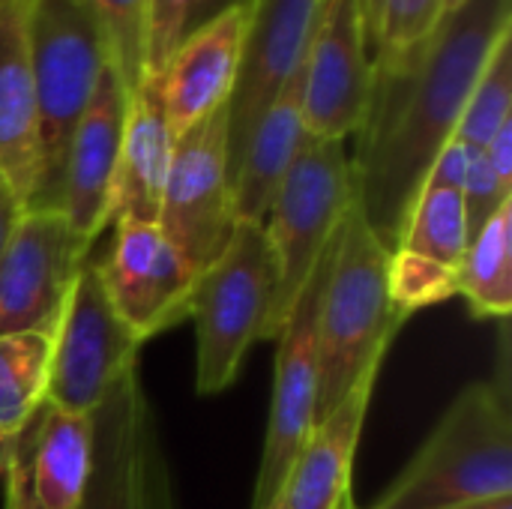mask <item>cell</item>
Masks as SVG:
<instances>
[{
	"label": "cell",
	"mask_w": 512,
	"mask_h": 509,
	"mask_svg": "<svg viewBox=\"0 0 512 509\" xmlns=\"http://www.w3.org/2000/svg\"><path fill=\"white\" fill-rule=\"evenodd\" d=\"M510 33V0H453L426 45L399 63L372 66L351 168L357 210L387 252L399 249L435 156L456 135L480 72Z\"/></svg>",
	"instance_id": "cell-1"
},
{
	"label": "cell",
	"mask_w": 512,
	"mask_h": 509,
	"mask_svg": "<svg viewBox=\"0 0 512 509\" xmlns=\"http://www.w3.org/2000/svg\"><path fill=\"white\" fill-rule=\"evenodd\" d=\"M390 252L366 228L357 204L336 234V255L318 315V420L342 405L381 363L408 321L390 297Z\"/></svg>",
	"instance_id": "cell-2"
},
{
	"label": "cell",
	"mask_w": 512,
	"mask_h": 509,
	"mask_svg": "<svg viewBox=\"0 0 512 509\" xmlns=\"http://www.w3.org/2000/svg\"><path fill=\"white\" fill-rule=\"evenodd\" d=\"M512 498L510 393L468 384L372 509H441Z\"/></svg>",
	"instance_id": "cell-3"
},
{
	"label": "cell",
	"mask_w": 512,
	"mask_h": 509,
	"mask_svg": "<svg viewBox=\"0 0 512 509\" xmlns=\"http://www.w3.org/2000/svg\"><path fill=\"white\" fill-rule=\"evenodd\" d=\"M24 27L39 117V189L30 210H60L72 132L114 51L102 18L84 0H24Z\"/></svg>",
	"instance_id": "cell-4"
},
{
	"label": "cell",
	"mask_w": 512,
	"mask_h": 509,
	"mask_svg": "<svg viewBox=\"0 0 512 509\" xmlns=\"http://www.w3.org/2000/svg\"><path fill=\"white\" fill-rule=\"evenodd\" d=\"M279 264L264 225L237 222L225 252L198 273L189 318L195 321V387L201 396L225 393L255 342L276 336Z\"/></svg>",
	"instance_id": "cell-5"
},
{
	"label": "cell",
	"mask_w": 512,
	"mask_h": 509,
	"mask_svg": "<svg viewBox=\"0 0 512 509\" xmlns=\"http://www.w3.org/2000/svg\"><path fill=\"white\" fill-rule=\"evenodd\" d=\"M354 204L357 183L345 141L306 135L264 222L279 264L276 333Z\"/></svg>",
	"instance_id": "cell-6"
},
{
	"label": "cell",
	"mask_w": 512,
	"mask_h": 509,
	"mask_svg": "<svg viewBox=\"0 0 512 509\" xmlns=\"http://www.w3.org/2000/svg\"><path fill=\"white\" fill-rule=\"evenodd\" d=\"M333 255L336 237L324 249L306 288L300 291L285 324L276 333V381L252 509L270 507L279 498L294 462L300 459L318 426V315Z\"/></svg>",
	"instance_id": "cell-7"
},
{
	"label": "cell",
	"mask_w": 512,
	"mask_h": 509,
	"mask_svg": "<svg viewBox=\"0 0 512 509\" xmlns=\"http://www.w3.org/2000/svg\"><path fill=\"white\" fill-rule=\"evenodd\" d=\"M81 509H174L171 477L138 363L93 411V468Z\"/></svg>",
	"instance_id": "cell-8"
},
{
	"label": "cell",
	"mask_w": 512,
	"mask_h": 509,
	"mask_svg": "<svg viewBox=\"0 0 512 509\" xmlns=\"http://www.w3.org/2000/svg\"><path fill=\"white\" fill-rule=\"evenodd\" d=\"M141 345L117 315L99 264L87 258L54 330L48 402L63 411L93 414L114 381L138 363Z\"/></svg>",
	"instance_id": "cell-9"
},
{
	"label": "cell",
	"mask_w": 512,
	"mask_h": 509,
	"mask_svg": "<svg viewBox=\"0 0 512 509\" xmlns=\"http://www.w3.org/2000/svg\"><path fill=\"white\" fill-rule=\"evenodd\" d=\"M159 228L195 273L207 270L231 243L237 216L225 108L174 138Z\"/></svg>",
	"instance_id": "cell-10"
},
{
	"label": "cell",
	"mask_w": 512,
	"mask_h": 509,
	"mask_svg": "<svg viewBox=\"0 0 512 509\" xmlns=\"http://www.w3.org/2000/svg\"><path fill=\"white\" fill-rule=\"evenodd\" d=\"M87 258L63 210H27L0 255V336L57 330Z\"/></svg>",
	"instance_id": "cell-11"
},
{
	"label": "cell",
	"mask_w": 512,
	"mask_h": 509,
	"mask_svg": "<svg viewBox=\"0 0 512 509\" xmlns=\"http://www.w3.org/2000/svg\"><path fill=\"white\" fill-rule=\"evenodd\" d=\"M318 6L321 0H249L240 72L225 105L231 186L252 129L306 63Z\"/></svg>",
	"instance_id": "cell-12"
},
{
	"label": "cell",
	"mask_w": 512,
	"mask_h": 509,
	"mask_svg": "<svg viewBox=\"0 0 512 509\" xmlns=\"http://www.w3.org/2000/svg\"><path fill=\"white\" fill-rule=\"evenodd\" d=\"M372 93V60L360 0H321L303 63V126L312 138L360 132Z\"/></svg>",
	"instance_id": "cell-13"
},
{
	"label": "cell",
	"mask_w": 512,
	"mask_h": 509,
	"mask_svg": "<svg viewBox=\"0 0 512 509\" xmlns=\"http://www.w3.org/2000/svg\"><path fill=\"white\" fill-rule=\"evenodd\" d=\"M96 264L117 315L141 342L189 318L198 273L165 237L159 222H114L111 252Z\"/></svg>",
	"instance_id": "cell-14"
},
{
	"label": "cell",
	"mask_w": 512,
	"mask_h": 509,
	"mask_svg": "<svg viewBox=\"0 0 512 509\" xmlns=\"http://www.w3.org/2000/svg\"><path fill=\"white\" fill-rule=\"evenodd\" d=\"M126 108L129 87L117 63L111 60L102 69L96 90L72 132L60 189V210L87 252L111 222V186L123 141Z\"/></svg>",
	"instance_id": "cell-15"
},
{
	"label": "cell",
	"mask_w": 512,
	"mask_h": 509,
	"mask_svg": "<svg viewBox=\"0 0 512 509\" xmlns=\"http://www.w3.org/2000/svg\"><path fill=\"white\" fill-rule=\"evenodd\" d=\"M249 6L228 9L186 36L156 78L171 135H183L228 105L237 84Z\"/></svg>",
	"instance_id": "cell-16"
},
{
	"label": "cell",
	"mask_w": 512,
	"mask_h": 509,
	"mask_svg": "<svg viewBox=\"0 0 512 509\" xmlns=\"http://www.w3.org/2000/svg\"><path fill=\"white\" fill-rule=\"evenodd\" d=\"M375 381L378 372H369L342 405L318 420L279 492L282 509H357L354 459Z\"/></svg>",
	"instance_id": "cell-17"
},
{
	"label": "cell",
	"mask_w": 512,
	"mask_h": 509,
	"mask_svg": "<svg viewBox=\"0 0 512 509\" xmlns=\"http://www.w3.org/2000/svg\"><path fill=\"white\" fill-rule=\"evenodd\" d=\"M174 135L153 75L129 90L123 141L111 186V222H159Z\"/></svg>",
	"instance_id": "cell-18"
},
{
	"label": "cell",
	"mask_w": 512,
	"mask_h": 509,
	"mask_svg": "<svg viewBox=\"0 0 512 509\" xmlns=\"http://www.w3.org/2000/svg\"><path fill=\"white\" fill-rule=\"evenodd\" d=\"M0 171L30 210L39 189V117L24 0H0Z\"/></svg>",
	"instance_id": "cell-19"
},
{
	"label": "cell",
	"mask_w": 512,
	"mask_h": 509,
	"mask_svg": "<svg viewBox=\"0 0 512 509\" xmlns=\"http://www.w3.org/2000/svg\"><path fill=\"white\" fill-rule=\"evenodd\" d=\"M93 468V414L45 402L27 426V486L33 509H81Z\"/></svg>",
	"instance_id": "cell-20"
},
{
	"label": "cell",
	"mask_w": 512,
	"mask_h": 509,
	"mask_svg": "<svg viewBox=\"0 0 512 509\" xmlns=\"http://www.w3.org/2000/svg\"><path fill=\"white\" fill-rule=\"evenodd\" d=\"M306 141L303 126V69L285 84L276 102L252 129L243 159L234 174V216L237 222L264 225L273 198Z\"/></svg>",
	"instance_id": "cell-21"
},
{
	"label": "cell",
	"mask_w": 512,
	"mask_h": 509,
	"mask_svg": "<svg viewBox=\"0 0 512 509\" xmlns=\"http://www.w3.org/2000/svg\"><path fill=\"white\" fill-rule=\"evenodd\" d=\"M54 330L0 336V477L9 444L48 402Z\"/></svg>",
	"instance_id": "cell-22"
},
{
	"label": "cell",
	"mask_w": 512,
	"mask_h": 509,
	"mask_svg": "<svg viewBox=\"0 0 512 509\" xmlns=\"http://www.w3.org/2000/svg\"><path fill=\"white\" fill-rule=\"evenodd\" d=\"M459 297H465L474 318H510L512 198L471 237L459 267Z\"/></svg>",
	"instance_id": "cell-23"
},
{
	"label": "cell",
	"mask_w": 512,
	"mask_h": 509,
	"mask_svg": "<svg viewBox=\"0 0 512 509\" xmlns=\"http://www.w3.org/2000/svg\"><path fill=\"white\" fill-rule=\"evenodd\" d=\"M468 246H471V228H468L462 192L444 186H423L408 216L399 249L417 252L450 270H459Z\"/></svg>",
	"instance_id": "cell-24"
},
{
	"label": "cell",
	"mask_w": 512,
	"mask_h": 509,
	"mask_svg": "<svg viewBox=\"0 0 512 509\" xmlns=\"http://www.w3.org/2000/svg\"><path fill=\"white\" fill-rule=\"evenodd\" d=\"M507 120H512V33L498 42L480 72L453 138L471 150H483Z\"/></svg>",
	"instance_id": "cell-25"
},
{
	"label": "cell",
	"mask_w": 512,
	"mask_h": 509,
	"mask_svg": "<svg viewBox=\"0 0 512 509\" xmlns=\"http://www.w3.org/2000/svg\"><path fill=\"white\" fill-rule=\"evenodd\" d=\"M453 0H381L372 42V66L411 57L444 21Z\"/></svg>",
	"instance_id": "cell-26"
},
{
	"label": "cell",
	"mask_w": 512,
	"mask_h": 509,
	"mask_svg": "<svg viewBox=\"0 0 512 509\" xmlns=\"http://www.w3.org/2000/svg\"><path fill=\"white\" fill-rule=\"evenodd\" d=\"M387 282H390L393 306L405 318L414 315L417 309L444 303L459 294V270H450L432 258L408 252V249L390 252Z\"/></svg>",
	"instance_id": "cell-27"
},
{
	"label": "cell",
	"mask_w": 512,
	"mask_h": 509,
	"mask_svg": "<svg viewBox=\"0 0 512 509\" xmlns=\"http://www.w3.org/2000/svg\"><path fill=\"white\" fill-rule=\"evenodd\" d=\"M105 24L114 63L132 90L147 78L144 66V27H147V0H84Z\"/></svg>",
	"instance_id": "cell-28"
},
{
	"label": "cell",
	"mask_w": 512,
	"mask_h": 509,
	"mask_svg": "<svg viewBox=\"0 0 512 509\" xmlns=\"http://www.w3.org/2000/svg\"><path fill=\"white\" fill-rule=\"evenodd\" d=\"M189 0H147V27H144V66L147 75H159L180 45L183 18Z\"/></svg>",
	"instance_id": "cell-29"
},
{
	"label": "cell",
	"mask_w": 512,
	"mask_h": 509,
	"mask_svg": "<svg viewBox=\"0 0 512 509\" xmlns=\"http://www.w3.org/2000/svg\"><path fill=\"white\" fill-rule=\"evenodd\" d=\"M512 198V189H507L492 165L486 162L483 150L474 153L471 165H468V174H465V183H462V201H465V216H468V228H471V237L507 204Z\"/></svg>",
	"instance_id": "cell-30"
},
{
	"label": "cell",
	"mask_w": 512,
	"mask_h": 509,
	"mask_svg": "<svg viewBox=\"0 0 512 509\" xmlns=\"http://www.w3.org/2000/svg\"><path fill=\"white\" fill-rule=\"evenodd\" d=\"M474 153L477 150H471L468 144L450 138L441 147V153L435 156L423 186H444V189H459L462 192V183H465V174H468V165H471Z\"/></svg>",
	"instance_id": "cell-31"
},
{
	"label": "cell",
	"mask_w": 512,
	"mask_h": 509,
	"mask_svg": "<svg viewBox=\"0 0 512 509\" xmlns=\"http://www.w3.org/2000/svg\"><path fill=\"white\" fill-rule=\"evenodd\" d=\"M3 483H6V501H3V509H33L30 486H27V429H24V432L9 444V450H6Z\"/></svg>",
	"instance_id": "cell-32"
},
{
	"label": "cell",
	"mask_w": 512,
	"mask_h": 509,
	"mask_svg": "<svg viewBox=\"0 0 512 509\" xmlns=\"http://www.w3.org/2000/svg\"><path fill=\"white\" fill-rule=\"evenodd\" d=\"M483 156H486V162L492 165V171H495V177L512 189V120H507L498 132H495V138L483 147Z\"/></svg>",
	"instance_id": "cell-33"
},
{
	"label": "cell",
	"mask_w": 512,
	"mask_h": 509,
	"mask_svg": "<svg viewBox=\"0 0 512 509\" xmlns=\"http://www.w3.org/2000/svg\"><path fill=\"white\" fill-rule=\"evenodd\" d=\"M237 6H249V0H189L186 18H183L180 42H183L186 36H192L195 30H201L204 24H210V21H216L219 15H225L228 9H237Z\"/></svg>",
	"instance_id": "cell-34"
},
{
	"label": "cell",
	"mask_w": 512,
	"mask_h": 509,
	"mask_svg": "<svg viewBox=\"0 0 512 509\" xmlns=\"http://www.w3.org/2000/svg\"><path fill=\"white\" fill-rule=\"evenodd\" d=\"M24 213H27L24 201L18 198V192L12 189V183L0 171V255H3V249L9 243V237L15 234V228H18Z\"/></svg>",
	"instance_id": "cell-35"
},
{
	"label": "cell",
	"mask_w": 512,
	"mask_h": 509,
	"mask_svg": "<svg viewBox=\"0 0 512 509\" xmlns=\"http://www.w3.org/2000/svg\"><path fill=\"white\" fill-rule=\"evenodd\" d=\"M378 9H381V0H360L363 27H366V45H369V60H372V42H375V27H378Z\"/></svg>",
	"instance_id": "cell-36"
},
{
	"label": "cell",
	"mask_w": 512,
	"mask_h": 509,
	"mask_svg": "<svg viewBox=\"0 0 512 509\" xmlns=\"http://www.w3.org/2000/svg\"><path fill=\"white\" fill-rule=\"evenodd\" d=\"M441 509H512V498H495V501H474V504H453Z\"/></svg>",
	"instance_id": "cell-37"
},
{
	"label": "cell",
	"mask_w": 512,
	"mask_h": 509,
	"mask_svg": "<svg viewBox=\"0 0 512 509\" xmlns=\"http://www.w3.org/2000/svg\"><path fill=\"white\" fill-rule=\"evenodd\" d=\"M264 509H282V501H279V498H276V501H273V504H270V507H264Z\"/></svg>",
	"instance_id": "cell-38"
}]
</instances>
